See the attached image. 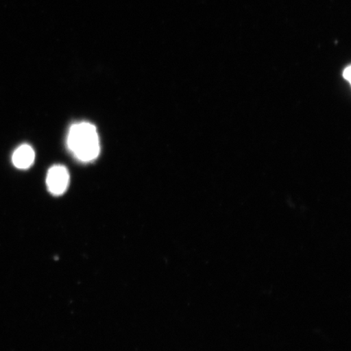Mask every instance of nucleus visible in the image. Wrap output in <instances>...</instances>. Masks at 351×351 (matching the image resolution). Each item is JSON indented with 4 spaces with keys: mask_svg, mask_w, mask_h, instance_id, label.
<instances>
[{
    "mask_svg": "<svg viewBox=\"0 0 351 351\" xmlns=\"http://www.w3.org/2000/svg\"><path fill=\"white\" fill-rule=\"evenodd\" d=\"M69 183V173L65 167L56 165L48 171L47 185L52 195H63L67 190Z\"/></svg>",
    "mask_w": 351,
    "mask_h": 351,
    "instance_id": "2",
    "label": "nucleus"
},
{
    "mask_svg": "<svg viewBox=\"0 0 351 351\" xmlns=\"http://www.w3.org/2000/svg\"><path fill=\"white\" fill-rule=\"evenodd\" d=\"M68 147L78 160H95L100 152L97 129L88 122L74 124L69 132Z\"/></svg>",
    "mask_w": 351,
    "mask_h": 351,
    "instance_id": "1",
    "label": "nucleus"
},
{
    "mask_svg": "<svg viewBox=\"0 0 351 351\" xmlns=\"http://www.w3.org/2000/svg\"><path fill=\"white\" fill-rule=\"evenodd\" d=\"M34 151L29 145H22L13 153L12 163L17 169H29L34 163Z\"/></svg>",
    "mask_w": 351,
    "mask_h": 351,
    "instance_id": "3",
    "label": "nucleus"
},
{
    "mask_svg": "<svg viewBox=\"0 0 351 351\" xmlns=\"http://www.w3.org/2000/svg\"><path fill=\"white\" fill-rule=\"evenodd\" d=\"M350 72H351V70H350V66H348V67H346L345 69H344V71H343V77L346 79V81H348L349 82H350Z\"/></svg>",
    "mask_w": 351,
    "mask_h": 351,
    "instance_id": "4",
    "label": "nucleus"
}]
</instances>
